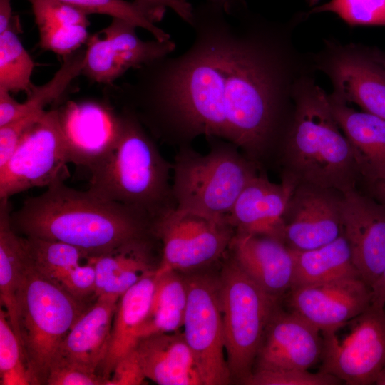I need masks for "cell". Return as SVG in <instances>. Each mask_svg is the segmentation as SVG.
<instances>
[{
  "label": "cell",
  "mask_w": 385,
  "mask_h": 385,
  "mask_svg": "<svg viewBox=\"0 0 385 385\" xmlns=\"http://www.w3.org/2000/svg\"><path fill=\"white\" fill-rule=\"evenodd\" d=\"M233 2L195 9L189 48L133 69L111 94L163 140H224L260 168L286 130L294 85L314 69L289 25L235 14Z\"/></svg>",
  "instance_id": "cell-1"
},
{
  "label": "cell",
  "mask_w": 385,
  "mask_h": 385,
  "mask_svg": "<svg viewBox=\"0 0 385 385\" xmlns=\"http://www.w3.org/2000/svg\"><path fill=\"white\" fill-rule=\"evenodd\" d=\"M11 222L16 233L69 244L86 259L113 254L155 236L148 214L88 190L71 188L62 180L27 199L11 212Z\"/></svg>",
  "instance_id": "cell-2"
},
{
  "label": "cell",
  "mask_w": 385,
  "mask_h": 385,
  "mask_svg": "<svg viewBox=\"0 0 385 385\" xmlns=\"http://www.w3.org/2000/svg\"><path fill=\"white\" fill-rule=\"evenodd\" d=\"M314 72L299 78L294 107L277 148L282 179L337 190L356 189L361 176L351 145L332 112Z\"/></svg>",
  "instance_id": "cell-3"
},
{
  "label": "cell",
  "mask_w": 385,
  "mask_h": 385,
  "mask_svg": "<svg viewBox=\"0 0 385 385\" xmlns=\"http://www.w3.org/2000/svg\"><path fill=\"white\" fill-rule=\"evenodd\" d=\"M120 113L118 141L102 161L90 169L88 190L154 218L175 207L169 182L173 164L162 156L133 113L125 109Z\"/></svg>",
  "instance_id": "cell-4"
},
{
  "label": "cell",
  "mask_w": 385,
  "mask_h": 385,
  "mask_svg": "<svg viewBox=\"0 0 385 385\" xmlns=\"http://www.w3.org/2000/svg\"><path fill=\"white\" fill-rule=\"evenodd\" d=\"M209 140L212 147L204 155L188 145L180 146L173 164V197L179 210L227 220L260 168L232 143Z\"/></svg>",
  "instance_id": "cell-5"
},
{
  "label": "cell",
  "mask_w": 385,
  "mask_h": 385,
  "mask_svg": "<svg viewBox=\"0 0 385 385\" xmlns=\"http://www.w3.org/2000/svg\"><path fill=\"white\" fill-rule=\"evenodd\" d=\"M89 307L41 274L26 257L16 295V321L34 385L46 384L62 342Z\"/></svg>",
  "instance_id": "cell-6"
},
{
  "label": "cell",
  "mask_w": 385,
  "mask_h": 385,
  "mask_svg": "<svg viewBox=\"0 0 385 385\" xmlns=\"http://www.w3.org/2000/svg\"><path fill=\"white\" fill-rule=\"evenodd\" d=\"M227 362L232 379L242 383L250 376L265 330L279 299L259 287L234 258L218 279Z\"/></svg>",
  "instance_id": "cell-7"
},
{
  "label": "cell",
  "mask_w": 385,
  "mask_h": 385,
  "mask_svg": "<svg viewBox=\"0 0 385 385\" xmlns=\"http://www.w3.org/2000/svg\"><path fill=\"white\" fill-rule=\"evenodd\" d=\"M153 232L162 242L157 273L187 271L220 260L235 235L226 220L170 207L153 219Z\"/></svg>",
  "instance_id": "cell-8"
},
{
  "label": "cell",
  "mask_w": 385,
  "mask_h": 385,
  "mask_svg": "<svg viewBox=\"0 0 385 385\" xmlns=\"http://www.w3.org/2000/svg\"><path fill=\"white\" fill-rule=\"evenodd\" d=\"M68 163L58 109L46 111L26 130L0 168V199L63 181L69 175Z\"/></svg>",
  "instance_id": "cell-9"
},
{
  "label": "cell",
  "mask_w": 385,
  "mask_h": 385,
  "mask_svg": "<svg viewBox=\"0 0 385 385\" xmlns=\"http://www.w3.org/2000/svg\"><path fill=\"white\" fill-rule=\"evenodd\" d=\"M315 71L330 80L334 96L385 118V53L361 44L326 40L311 54Z\"/></svg>",
  "instance_id": "cell-10"
},
{
  "label": "cell",
  "mask_w": 385,
  "mask_h": 385,
  "mask_svg": "<svg viewBox=\"0 0 385 385\" xmlns=\"http://www.w3.org/2000/svg\"><path fill=\"white\" fill-rule=\"evenodd\" d=\"M320 371L349 385L374 384L385 366V311L371 304L354 319L349 333L342 340L336 332H322Z\"/></svg>",
  "instance_id": "cell-11"
},
{
  "label": "cell",
  "mask_w": 385,
  "mask_h": 385,
  "mask_svg": "<svg viewBox=\"0 0 385 385\" xmlns=\"http://www.w3.org/2000/svg\"><path fill=\"white\" fill-rule=\"evenodd\" d=\"M188 304L183 332L200 370L204 385L232 381L225 357L218 279L207 275L186 279Z\"/></svg>",
  "instance_id": "cell-12"
},
{
  "label": "cell",
  "mask_w": 385,
  "mask_h": 385,
  "mask_svg": "<svg viewBox=\"0 0 385 385\" xmlns=\"http://www.w3.org/2000/svg\"><path fill=\"white\" fill-rule=\"evenodd\" d=\"M343 193L332 188L299 184L292 192L282 218V241L294 250L325 245L342 234Z\"/></svg>",
  "instance_id": "cell-13"
},
{
  "label": "cell",
  "mask_w": 385,
  "mask_h": 385,
  "mask_svg": "<svg viewBox=\"0 0 385 385\" xmlns=\"http://www.w3.org/2000/svg\"><path fill=\"white\" fill-rule=\"evenodd\" d=\"M69 163L89 170L114 148L120 135V113L110 101H69L58 109Z\"/></svg>",
  "instance_id": "cell-14"
},
{
  "label": "cell",
  "mask_w": 385,
  "mask_h": 385,
  "mask_svg": "<svg viewBox=\"0 0 385 385\" xmlns=\"http://www.w3.org/2000/svg\"><path fill=\"white\" fill-rule=\"evenodd\" d=\"M289 311L322 332H336L364 312L371 302L370 287L361 277L292 288L288 292Z\"/></svg>",
  "instance_id": "cell-15"
},
{
  "label": "cell",
  "mask_w": 385,
  "mask_h": 385,
  "mask_svg": "<svg viewBox=\"0 0 385 385\" xmlns=\"http://www.w3.org/2000/svg\"><path fill=\"white\" fill-rule=\"evenodd\" d=\"M320 333L300 316L279 306L265 330L253 371L308 370L321 359L323 339Z\"/></svg>",
  "instance_id": "cell-16"
},
{
  "label": "cell",
  "mask_w": 385,
  "mask_h": 385,
  "mask_svg": "<svg viewBox=\"0 0 385 385\" xmlns=\"http://www.w3.org/2000/svg\"><path fill=\"white\" fill-rule=\"evenodd\" d=\"M341 215L354 265L371 287L385 267V205L356 188L343 193Z\"/></svg>",
  "instance_id": "cell-17"
},
{
  "label": "cell",
  "mask_w": 385,
  "mask_h": 385,
  "mask_svg": "<svg viewBox=\"0 0 385 385\" xmlns=\"http://www.w3.org/2000/svg\"><path fill=\"white\" fill-rule=\"evenodd\" d=\"M295 188L287 180L273 183L265 174L258 173L241 191L227 216V222L235 233L281 240L282 215Z\"/></svg>",
  "instance_id": "cell-18"
},
{
  "label": "cell",
  "mask_w": 385,
  "mask_h": 385,
  "mask_svg": "<svg viewBox=\"0 0 385 385\" xmlns=\"http://www.w3.org/2000/svg\"><path fill=\"white\" fill-rule=\"evenodd\" d=\"M232 257L265 292L279 299L292 287V251L281 240L267 235L235 233Z\"/></svg>",
  "instance_id": "cell-19"
},
{
  "label": "cell",
  "mask_w": 385,
  "mask_h": 385,
  "mask_svg": "<svg viewBox=\"0 0 385 385\" xmlns=\"http://www.w3.org/2000/svg\"><path fill=\"white\" fill-rule=\"evenodd\" d=\"M119 299L109 295L96 298L65 337L52 365L71 364L97 374L108 349Z\"/></svg>",
  "instance_id": "cell-20"
},
{
  "label": "cell",
  "mask_w": 385,
  "mask_h": 385,
  "mask_svg": "<svg viewBox=\"0 0 385 385\" xmlns=\"http://www.w3.org/2000/svg\"><path fill=\"white\" fill-rule=\"evenodd\" d=\"M332 112L349 140L361 176L366 185L385 179V118L359 111L328 94Z\"/></svg>",
  "instance_id": "cell-21"
},
{
  "label": "cell",
  "mask_w": 385,
  "mask_h": 385,
  "mask_svg": "<svg viewBox=\"0 0 385 385\" xmlns=\"http://www.w3.org/2000/svg\"><path fill=\"white\" fill-rule=\"evenodd\" d=\"M135 350L146 379L160 385H204L195 357L183 332L141 337Z\"/></svg>",
  "instance_id": "cell-22"
},
{
  "label": "cell",
  "mask_w": 385,
  "mask_h": 385,
  "mask_svg": "<svg viewBox=\"0 0 385 385\" xmlns=\"http://www.w3.org/2000/svg\"><path fill=\"white\" fill-rule=\"evenodd\" d=\"M155 271L144 276L118 300L108 349L97 371L106 384L118 363L135 349L140 339L155 287Z\"/></svg>",
  "instance_id": "cell-23"
},
{
  "label": "cell",
  "mask_w": 385,
  "mask_h": 385,
  "mask_svg": "<svg viewBox=\"0 0 385 385\" xmlns=\"http://www.w3.org/2000/svg\"><path fill=\"white\" fill-rule=\"evenodd\" d=\"M150 241L119 252L88 258L96 270L95 297L109 295L120 298L148 273L155 270L151 263Z\"/></svg>",
  "instance_id": "cell-24"
},
{
  "label": "cell",
  "mask_w": 385,
  "mask_h": 385,
  "mask_svg": "<svg viewBox=\"0 0 385 385\" xmlns=\"http://www.w3.org/2000/svg\"><path fill=\"white\" fill-rule=\"evenodd\" d=\"M292 251L294 262L292 288L322 284L345 277H361L343 233L334 241L319 247Z\"/></svg>",
  "instance_id": "cell-25"
},
{
  "label": "cell",
  "mask_w": 385,
  "mask_h": 385,
  "mask_svg": "<svg viewBox=\"0 0 385 385\" xmlns=\"http://www.w3.org/2000/svg\"><path fill=\"white\" fill-rule=\"evenodd\" d=\"M11 215L9 198L0 199V299L18 338L16 295L26 256L22 237L12 227Z\"/></svg>",
  "instance_id": "cell-26"
},
{
  "label": "cell",
  "mask_w": 385,
  "mask_h": 385,
  "mask_svg": "<svg viewBox=\"0 0 385 385\" xmlns=\"http://www.w3.org/2000/svg\"><path fill=\"white\" fill-rule=\"evenodd\" d=\"M156 274L150 308L141 329L140 339L153 334L178 332L183 327L188 304L186 279L173 270L156 272Z\"/></svg>",
  "instance_id": "cell-27"
},
{
  "label": "cell",
  "mask_w": 385,
  "mask_h": 385,
  "mask_svg": "<svg viewBox=\"0 0 385 385\" xmlns=\"http://www.w3.org/2000/svg\"><path fill=\"white\" fill-rule=\"evenodd\" d=\"M136 28L129 21L113 18L111 24L100 32L125 72L168 56L176 47L171 39L143 41L138 36Z\"/></svg>",
  "instance_id": "cell-28"
},
{
  "label": "cell",
  "mask_w": 385,
  "mask_h": 385,
  "mask_svg": "<svg viewBox=\"0 0 385 385\" xmlns=\"http://www.w3.org/2000/svg\"><path fill=\"white\" fill-rule=\"evenodd\" d=\"M20 27L19 16H14L10 27L0 34V88L27 95L34 86V62L18 36Z\"/></svg>",
  "instance_id": "cell-29"
},
{
  "label": "cell",
  "mask_w": 385,
  "mask_h": 385,
  "mask_svg": "<svg viewBox=\"0 0 385 385\" xmlns=\"http://www.w3.org/2000/svg\"><path fill=\"white\" fill-rule=\"evenodd\" d=\"M22 239L29 262L58 285L66 272L86 258L79 249L63 242L25 236Z\"/></svg>",
  "instance_id": "cell-30"
},
{
  "label": "cell",
  "mask_w": 385,
  "mask_h": 385,
  "mask_svg": "<svg viewBox=\"0 0 385 385\" xmlns=\"http://www.w3.org/2000/svg\"><path fill=\"white\" fill-rule=\"evenodd\" d=\"M86 14H103L125 20L137 27L145 29L155 39L165 41L170 35L156 26L149 15L136 2L125 0H58Z\"/></svg>",
  "instance_id": "cell-31"
},
{
  "label": "cell",
  "mask_w": 385,
  "mask_h": 385,
  "mask_svg": "<svg viewBox=\"0 0 385 385\" xmlns=\"http://www.w3.org/2000/svg\"><path fill=\"white\" fill-rule=\"evenodd\" d=\"M0 378L1 385H34L23 347L9 321L0 309Z\"/></svg>",
  "instance_id": "cell-32"
},
{
  "label": "cell",
  "mask_w": 385,
  "mask_h": 385,
  "mask_svg": "<svg viewBox=\"0 0 385 385\" xmlns=\"http://www.w3.org/2000/svg\"><path fill=\"white\" fill-rule=\"evenodd\" d=\"M330 11L351 26H385V0H330L309 14Z\"/></svg>",
  "instance_id": "cell-33"
},
{
  "label": "cell",
  "mask_w": 385,
  "mask_h": 385,
  "mask_svg": "<svg viewBox=\"0 0 385 385\" xmlns=\"http://www.w3.org/2000/svg\"><path fill=\"white\" fill-rule=\"evenodd\" d=\"M341 383L342 381L332 374L302 369L255 371L242 382L248 385H337Z\"/></svg>",
  "instance_id": "cell-34"
},
{
  "label": "cell",
  "mask_w": 385,
  "mask_h": 385,
  "mask_svg": "<svg viewBox=\"0 0 385 385\" xmlns=\"http://www.w3.org/2000/svg\"><path fill=\"white\" fill-rule=\"evenodd\" d=\"M38 29L83 25L89 26L87 14L58 0H29Z\"/></svg>",
  "instance_id": "cell-35"
},
{
  "label": "cell",
  "mask_w": 385,
  "mask_h": 385,
  "mask_svg": "<svg viewBox=\"0 0 385 385\" xmlns=\"http://www.w3.org/2000/svg\"><path fill=\"white\" fill-rule=\"evenodd\" d=\"M83 25L56 26L38 29L39 44L42 49L63 57L79 49L89 35Z\"/></svg>",
  "instance_id": "cell-36"
},
{
  "label": "cell",
  "mask_w": 385,
  "mask_h": 385,
  "mask_svg": "<svg viewBox=\"0 0 385 385\" xmlns=\"http://www.w3.org/2000/svg\"><path fill=\"white\" fill-rule=\"evenodd\" d=\"M96 281L94 265L88 261L86 264H79L66 272L58 285L76 299L87 302L90 297H95Z\"/></svg>",
  "instance_id": "cell-37"
},
{
  "label": "cell",
  "mask_w": 385,
  "mask_h": 385,
  "mask_svg": "<svg viewBox=\"0 0 385 385\" xmlns=\"http://www.w3.org/2000/svg\"><path fill=\"white\" fill-rule=\"evenodd\" d=\"M106 380L96 373L89 372L78 366L54 364L46 381L47 385H106Z\"/></svg>",
  "instance_id": "cell-38"
},
{
  "label": "cell",
  "mask_w": 385,
  "mask_h": 385,
  "mask_svg": "<svg viewBox=\"0 0 385 385\" xmlns=\"http://www.w3.org/2000/svg\"><path fill=\"white\" fill-rule=\"evenodd\" d=\"M156 24L160 21L167 9H172L189 25L194 19L195 8L188 0H134Z\"/></svg>",
  "instance_id": "cell-39"
},
{
  "label": "cell",
  "mask_w": 385,
  "mask_h": 385,
  "mask_svg": "<svg viewBox=\"0 0 385 385\" xmlns=\"http://www.w3.org/2000/svg\"><path fill=\"white\" fill-rule=\"evenodd\" d=\"M145 379L135 349L118 363L106 385L141 384Z\"/></svg>",
  "instance_id": "cell-40"
},
{
  "label": "cell",
  "mask_w": 385,
  "mask_h": 385,
  "mask_svg": "<svg viewBox=\"0 0 385 385\" xmlns=\"http://www.w3.org/2000/svg\"><path fill=\"white\" fill-rule=\"evenodd\" d=\"M21 103L14 99L8 90L0 88V127L20 116Z\"/></svg>",
  "instance_id": "cell-41"
},
{
  "label": "cell",
  "mask_w": 385,
  "mask_h": 385,
  "mask_svg": "<svg viewBox=\"0 0 385 385\" xmlns=\"http://www.w3.org/2000/svg\"><path fill=\"white\" fill-rule=\"evenodd\" d=\"M371 302L376 307L384 308L385 306V267L381 274L370 287Z\"/></svg>",
  "instance_id": "cell-42"
},
{
  "label": "cell",
  "mask_w": 385,
  "mask_h": 385,
  "mask_svg": "<svg viewBox=\"0 0 385 385\" xmlns=\"http://www.w3.org/2000/svg\"><path fill=\"white\" fill-rule=\"evenodd\" d=\"M14 16L11 0H0V34L10 27Z\"/></svg>",
  "instance_id": "cell-43"
},
{
  "label": "cell",
  "mask_w": 385,
  "mask_h": 385,
  "mask_svg": "<svg viewBox=\"0 0 385 385\" xmlns=\"http://www.w3.org/2000/svg\"><path fill=\"white\" fill-rule=\"evenodd\" d=\"M367 186L376 200L385 205V179L368 184Z\"/></svg>",
  "instance_id": "cell-44"
},
{
  "label": "cell",
  "mask_w": 385,
  "mask_h": 385,
  "mask_svg": "<svg viewBox=\"0 0 385 385\" xmlns=\"http://www.w3.org/2000/svg\"><path fill=\"white\" fill-rule=\"evenodd\" d=\"M374 384L377 385H385V366L378 373Z\"/></svg>",
  "instance_id": "cell-45"
},
{
  "label": "cell",
  "mask_w": 385,
  "mask_h": 385,
  "mask_svg": "<svg viewBox=\"0 0 385 385\" xmlns=\"http://www.w3.org/2000/svg\"><path fill=\"white\" fill-rule=\"evenodd\" d=\"M309 6H314L319 0H307Z\"/></svg>",
  "instance_id": "cell-46"
}]
</instances>
